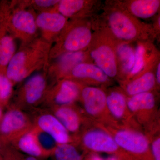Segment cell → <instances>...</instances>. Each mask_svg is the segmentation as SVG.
Masks as SVG:
<instances>
[{"label": "cell", "mask_w": 160, "mask_h": 160, "mask_svg": "<svg viewBox=\"0 0 160 160\" xmlns=\"http://www.w3.org/2000/svg\"><path fill=\"white\" fill-rule=\"evenodd\" d=\"M92 38L91 31L88 26L78 22L68 23L52 45L49 62L66 52L83 51Z\"/></svg>", "instance_id": "obj_3"}, {"label": "cell", "mask_w": 160, "mask_h": 160, "mask_svg": "<svg viewBox=\"0 0 160 160\" xmlns=\"http://www.w3.org/2000/svg\"><path fill=\"white\" fill-rule=\"evenodd\" d=\"M51 46L41 37L21 44L6 67V77L15 85L35 72L47 69Z\"/></svg>", "instance_id": "obj_1"}, {"label": "cell", "mask_w": 160, "mask_h": 160, "mask_svg": "<svg viewBox=\"0 0 160 160\" xmlns=\"http://www.w3.org/2000/svg\"><path fill=\"white\" fill-rule=\"evenodd\" d=\"M120 160L117 157L115 156L114 155H112L111 156L109 157L106 159V160Z\"/></svg>", "instance_id": "obj_35"}, {"label": "cell", "mask_w": 160, "mask_h": 160, "mask_svg": "<svg viewBox=\"0 0 160 160\" xmlns=\"http://www.w3.org/2000/svg\"><path fill=\"white\" fill-rule=\"evenodd\" d=\"M155 104V98L150 92L135 95L127 101V106L130 112L140 117L151 112L154 109Z\"/></svg>", "instance_id": "obj_19"}, {"label": "cell", "mask_w": 160, "mask_h": 160, "mask_svg": "<svg viewBox=\"0 0 160 160\" xmlns=\"http://www.w3.org/2000/svg\"><path fill=\"white\" fill-rule=\"evenodd\" d=\"M33 126V121L22 108L12 106L3 114L0 122V139L3 144H11Z\"/></svg>", "instance_id": "obj_4"}, {"label": "cell", "mask_w": 160, "mask_h": 160, "mask_svg": "<svg viewBox=\"0 0 160 160\" xmlns=\"http://www.w3.org/2000/svg\"><path fill=\"white\" fill-rule=\"evenodd\" d=\"M32 129L15 140L12 146L24 154L39 160L49 158L40 148Z\"/></svg>", "instance_id": "obj_18"}, {"label": "cell", "mask_w": 160, "mask_h": 160, "mask_svg": "<svg viewBox=\"0 0 160 160\" xmlns=\"http://www.w3.org/2000/svg\"><path fill=\"white\" fill-rule=\"evenodd\" d=\"M2 157L3 160H39L20 152L12 146L3 148Z\"/></svg>", "instance_id": "obj_29"}, {"label": "cell", "mask_w": 160, "mask_h": 160, "mask_svg": "<svg viewBox=\"0 0 160 160\" xmlns=\"http://www.w3.org/2000/svg\"><path fill=\"white\" fill-rule=\"evenodd\" d=\"M84 160H105L100 156L97 154L95 152L92 153L91 154L86 156V158H84Z\"/></svg>", "instance_id": "obj_32"}, {"label": "cell", "mask_w": 160, "mask_h": 160, "mask_svg": "<svg viewBox=\"0 0 160 160\" xmlns=\"http://www.w3.org/2000/svg\"><path fill=\"white\" fill-rule=\"evenodd\" d=\"M85 4L86 2L82 0H61L52 9L68 19L78 14Z\"/></svg>", "instance_id": "obj_24"}, {"label": "cell", "mask_w": 160, "mask_h": 160, "mask_svg": "<svg viewBox=\"0 0 160 160\" xmlns=\"http://www.w3.org/2000/svg\"><path fill=\"white\" fill-rule=\"evenodd\" d=\"M0 15L10 33L22 44L38 38L36 14L34 10L25 6L22 1L2 2L0 5Z\"/></svg>", "instance_id": "obj_2"}, {"label": "cell", "mask_w": 160, "mask_h": 160, "mask_svg": "<svg viewBox=\"0 0 160 160\" xmlns=\"http://www.w3.org/2000/svg\"><path fill=\"white\" fill-rule=\"evenodd\" d=\"M91 58L96 66L108 77L113 78L118 72L116 53L111 46L107 44L100 45L91 52Z\"/></svg>", "instance_id": "obj_15"}, {"label": "cell", "mask_w": 160, "mask_h": 160, "mask_svg": "<svg viewBox=\"0 0 160 160\" xmlns=\"http://www.w3.org/2000/svg\"><path fill=\"white\" fill-rule=\"evenodd\" d=\"M47 71L32 75L18 91L16 106L31 108L43 102L48 89Z\"/></svg>", "instance_id": "obj_7"}, {"label": "cell", "mask_w": 160, "mask_h": 160, "mask_svg": "<svg viewBox=\"0 0 160 160\" xmlns=\"http://www.w3.org/2000/svg\"><path fill=\"white\" fill-rule=\"evenodd\" d=\"M52 160H84V156L74 143L58 144L51 157Z\"/></svg>", "instance_id": "obj_23"}, {"label": "cell", "mask_w": 160, "mask_h": 160, "mask_svg": "<svg viewBox=\"0 0 160 160\" xmlns=\"http://www.w3.org/2000/svg\"><path fill=\"white\" fill-rule=\"evenodd\" d=\"M51 112L56 117L69 133L77 139L84 122L79 109L74 104L50 108Z\"/></svg>", "instance_id": "obj_13"}, {"label": "cell", "mask_w": 160, "mask_h": 160, "mask_svg": "<svg viewBox=\"0 0 160 160\" xmlns=\"http://www.w3.org/2000/svg\"><path fill=\"white\" fill-rule=\"evenodd\" d=\"M32 129L40 148L48 158H50L58 144L49 134L34 125Z\"/></svg>", "instance_id": "obj_26"}, {"label": "cell", "mask_w": 160, "mask_h": 160, "mask_svg": "<svg viewBox=\"0 0 160 160\" xmlns=\"http://www.w3.org/2000/svg\"><path fill=\"white\" fill-rule=\"evenodd\" d=\"M16 52L15 39L0 15V72L6 73V67Z\"/></svg>", "instance_id": "obj_16"}, {"label": "cell", "mask_w": 160, "mask_h": 160, "mask_svg": "<svg viewBox=\"0 0 160 160\" xmlns=\"http://www.w3.org/2000/svg\"><path fill=\"white\" fill-rule=\"evenodd\" d=\"M106 106L109 114L116 119H126L130 116L127 101L119 92L112 91L106 96Z\"/></svg>", "instance_id": "obj_20"}, {"label": "cell", "mask_w": 160, "mask_h": 160, "mask_svg": "<svg viewBox=\"0 0 160 160\" xmlns=\"http://www.w3.org/2000/svg\"><path fill=\"white\" fill-rule=\"evenodd\" d=\"M117 55L123 72L130 73L134 66L135 50L127 44H122L118 47Z\"/></svg>", "instance_id": "obj_25"}, {"label": "cell", "mask_w": 160, "mask_h": 160, "mask_svg": "<svg viewBox=\"0 0 160 160\" xmlns=\"http://www.w3.org/2000/svg\"><path fill=\"white\" fill-rule=\"evenodd\" d=\"M68 19L53 9L36 14V22L41 38L52 45L68 24Z\"/></svg>", "instance_id": "obj_9"}, {"label": "cell", "mask_w": 160, "mask_h": 160, "mask_svg": "<svg viewBox=\"0 0 160 160\" xmlns=\"http://www.w3.org/2000/svg\"><path fill=\"white\" fill-rule=\"evenodd\" d=\"M13 86L6 73L0 72V107L6 106L9 102L13 92Z\"/></svg>", "instance_id": "obj_27"}, {"label": "cell", "mask_w": 160, "mask_h": 160, "mask_svg": "<svg viewBox=\"0 0 160 160\" xmlns=\"http://www.w3.org/2000/svg\"><path fill=\"white\" fill-rule=\"evenodd\" d=\"M4 113H3L2 110V107H0V122L2 120V118L3 116Z\"/></svg>", "instance_id": "obj_36"}, {"label": "cell", "mask_w": 160, "mask_h": 160, "mask_svg": "<svg viewBox=\"0 0 160 160\" xmlns=\"http://www.w3.org/2000/svg\"><path fill=\"white\" fill-rule=\"evenodd\" d=\"M106 95L102 89L91 86L82 87L79 99L89 116L104 118L109 113L106 106Z\"/></svg>", "instance_id": "obj_11"}, {"label": "cell", "mask_w": 160, "mask_h": 160, "mask_svg": "<svg viewBox=\"0 0 160 160\" xmlns=\"http://www.w3.org/2000/svg\"><path fill=\"white\" fill-rule=\"evenodd\" d=\"M32 121L34 126L49 134L58 145L78 141L51 112L40 113Z\"/></svg>", "instance_id": "obj_10"}, {"label": "cell", "mask_w": 160, "mask_h": 160, "mask_svg": "<svg viewBox=\"0 0 160 160\" xmlns=\"http://www.w3.org/2000/svg\"><path fill=\"white\" fill-rule=\"evenodd\" d=\"M113 138L120 148L137 160H153L149 141L145 135L135 130L123 129L114 132Z\"/></svg>", "instance_id": "obj_6"}, {"label": "cell", "mask_w": 160, "mask_h": 160, "mask_svg": "<svg viewBox=\"0 0 160 160\" xmlns=\"http://www.w3.org/2000/svg\"><path fill=\"white\" fill-rule=\"evenodd\" d=\"M160 64L159 63L158 64L157 70L156 72V80L157 81V82L158 85H160Z\"/></svg>", "instance_id": "obj_33"}, {"label": "cell", "mask_w": 160, "mask_h": 160, "mask_svg": "<svg viewBox=\"0 0 160 160\" xmlns=\"http://www.w3.org/2000/svg\"><path fill=\"white\" fill-rule=\"evenodd\" d=\"M155 83L156 78L154 74L151 72H148L128 83L126 87V92L131 97L148 92L153 89Z\"/></svg>", "instance_id": "obj_21"}, {"label": "cell", "mask_w": 160, "mask_h": 160, "mask_svg": "<svg viewBox=\"0 0 160 160\" xmlns=\"http://www.w3.org/2000/svg\"><path fill=\"white\" fill-rule=\"evenodd\" d=\"M82 86L70 79L58 80L49 88L43 102L49 108L74 104L79 99Z\"/></svg>", "instance_id": "obj_8"}, {"label": "cell", "mask_w": 160, "mask_h": 160, "mask_svg": "<svg viewBox=\"0 0 160 160\" xmlns=\"http://www.w3.org/2000/svg\"><path fill=\"white\" fill-rule=\"evenodd\" d=\"M158 0H136L132 2L129 9L132 14L141 18H149L154 16L159 9Z\"/></svg>", "instance_id": "obj_22"}, {"label": "cell", "mask_w": 160, "mask_h": 160, "mask_svg": "<svg viewBox=\"0 0 160 160\" xmlns=\"http://www.w3.org/2000/svg\"><path fill=\"white\" fill-rule=\"evenodd\" d=\"M146 52L145 48L142 45H138L135 50V57L134 66L130 74L132 75L137 74L142 71L145 66V54Z\"/></svg>", "instance_id": "obj_30"}, {"label": "cell", "mask_w": 160, "mask_h": 160, "mask_svg": "<svg viewBox=\"0 0 160 160\" xmlns=\"http://www.w3.org/2000/svg\"><path fill=\"white\" fill-rule=\"evenodd\" d=\"M80 141L83 148L94 152L109 153L120 160H130V154L120 148L112 135L102 129L88 130L83 132Z\"/></svg>", "instance_id": "obj_5"}, {"label": "cell", "mask_w": 160, "mask_h": 160, "mask_svg": "<svg viewBox=\"0 0 160 160\" xmlns=\"http://www.w3.org/2000/svg\"><path fill=\"white\" fill-rule=\"evenodd\" d=\"M151 152L153 160H160V138H156L152 142Z\"/></svg>", "instance_id": "obj_31"}, {"label": "cell", "mask_w": 160, "mask_h": 160, "mask_svg": "<svg viewBox=\"0 0 160 160\" xmlns=\"http://www.w3.org/2000/svg\"><path fill=\"white\" fill-rule=\"evenodd\" d=\"M109 23L112 31L118 38L130 41L137 37L138 30L135 24L123 12H112L109 16Z\"/></svg>", "instance_id": "obj_14"}, {"label": "cell", "mask_w": 160, "mask_h": 160, "mask_svg": "<svg viewBox=\"0 0 160 160\" xmlns=\"http://www.w3.org/2000/svg\"><path fill=\"white\" fill-rule=\"evenodd\" d=\"M2 141L0 139V160H3L2 157V151L3 149V146H2Z\"/></svg>", "instance_id": "obj_34"}, {"label": "cell", "mask_w": 160, "mask_h": 160, "mask_svg": "<svg viewBox=\"0 0 160 160\" xmlns=\"http://www.w3.org/2000/svg\"><path fill=\"white\" fill-rule=\"evenodd\" d=\"M66 78L78 82L79 81L92 80L99 83L107 82L109 80L105 72L96 65L86 62L76 66Z\"/></svg>", "instance_id": "obj_17"}, {"label": "cell", "mask_w": 160, "mask_h": 160, "mask_svg": "<svg viewBox=\"0 0 160 160\" xmlns=\"http://www.w3.org/2000/svg\"><path fill=\"white\" fill-rule=\"evenodd\" d=\"M59 0H33L22 1L24 5L26 7L39 10L40 12L51 10L57 5Z\"/></svg>", "instance_id": "obj_28"}, {"label": "cell", "mask_w": 160, "mask_h": 160, "mask_svg": "<svg viewBox=\"0 0 160 160\" xmlns=\"http://www.w3.org/2000/svg\"><path fill=\"white\" fill-rule=\"evenodd\" d=\"M86 54L83 51L63 53L54 59L47 67V76L54 80L66 78L76 66L85 62Z\"/></svg>", "instance_id": "obj_12"}]
</instances>
